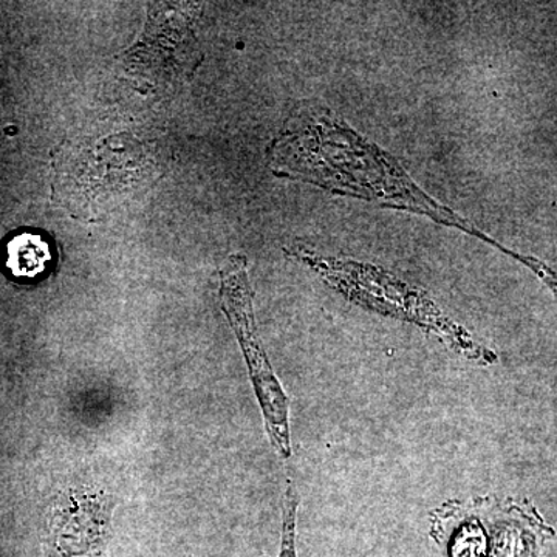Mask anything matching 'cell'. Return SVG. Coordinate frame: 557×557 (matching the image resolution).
<instances>
[{"label":"cell","instance_id":"5","mask_svg":"<svg viewBox=\"0 0 557 557\" xmlns=\"http://www.w3.org/2000/svg\"><path fill=\"white\" fill-rule=\"evenodd\" d=\"M53 251L46 237L32 231L14 234L3 247V265L11 277L35 281L47 273Z\"/></svg>","mask_w":557,"mask_h":557},{"label":"cell","instance_id":"3","mask_svg":"<svg viewBox=\"0 0 557 557\" xmlns=\"http://www.w3.org/2000/svg\"><path fill=\"white\" fill-rule=\"evenodd\" d=\"M112 508V498L86 487L58 498L47 522L49 556H101L108 547Z\"/></svg>","mask_w":557,"mask_h":557},{"label":"cell","instance_id":"2","mask_svg":"<svg viewBox=\"0 0 557 557\" xmlns=\"http://www.w3.org/2000/svg\"><path fill=\"white\" fill-rule=\"evenodd\" d=\"M223 310L236 330L237 338L248 362L249 376L258 395L265 428L274 449L282 457L292 456L289 445L288 398L282 391L273 369L260 346L252 317V293L249 288L244 258H234L222 273Z\"/></svg>","mask_w":557,"mask_h":557},{"label":"cell","instance_id":"6","mask_svg":"<svg viewBox=\"0 0 557 557\" xmlns=\"http://www.w3.org/2000/svg\"><path fill=\"white\" fill-rule=\"evenodd\" d=\"M296 511H298V496L292 483L285 496L284 523H282L281 552L278 557L296 556Z\"/></svg>","mask_w":557,"mask_h":557},{"label":"cell","instance_id":"1","mask_svg":"<svg viewBox=\"0 0 557 557\" xmlns=\"http://www.w3.org/2000/svg\"><path fill=\"white\" fill-rule=\"evenodd\" d=\"M152 171L148 149L129 135L65 143L53 153V199L79 215L94 201L145 183Z\"/></svg>","mask_w":557,"mask_h":557},{"label":"cell","instance_id":"4","mask_svg":"<svg viewBox=\"0 0 557 557\" xmlns=\"http://www.w3.org/2000/svg\"><path fill=\"white\" fill-rule=\"evenodd\" d=\"M159 14L150 13V21L146 27L145 39L132 51L131 61L134 67L148 65L150 72L160 64V67L172 64L175 51L183 49L189 36V21L185 16V9H164L160 5Z\"/></svg>","mask_w":557,"mask_h":557}]
</instances>
